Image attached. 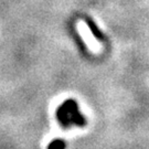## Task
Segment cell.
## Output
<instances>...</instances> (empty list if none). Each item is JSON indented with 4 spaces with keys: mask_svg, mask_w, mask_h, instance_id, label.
I'll return each mask as SVG.
<instances>
[{
    "mask_svg": "<svg viewBox=\"0 0 149 149\" xmlns=\"http://www.w3.org/2000/svg\"><path fill=\"white\" fill-rule=\"evenodd\" d=\"M66 148V141L62 138H56L52 140L49 144L47 149H65Z\"/></svg>",
    "mask_w": 149,
    "mask_h": 149,
    "instance_id": "cell-3",
    "label": "cell"
},
{
    "mask_svg": "<svg viewBox=\"0 0 149 149\" xmlns=\"http://www.w3.org/2000/svg\"><path fill=\"white\" fill-rule=\"evenodd\" d=\"M56 118L62 127L69 128L71 125H76L79 127H84L87 122L86 118L79 111V105L75 100L64 101L56 109Z\"/></svg>",
    "mask_w": 149,
    "mask_h": 149,
    "instance_id": "cell-1",
    "label": "cell"
},
{
    "mask_svg": "<svg viewBox=\"0 0 149 149\" xmlns=\"http://www.w3.org/2000/svg\"><path fill=\"white\" fill-rule=\"evenodd\" d=\"M85 23L87 24V27H88V29L91 30L92 34H93L97 40H100V41H103V40H104V34H103V32L101 31V29L96 26V23L93 21L91 18H87V17H86Z\"/></svg>",
    "mask_w": 149,
    "mask_h": 149,
    "instance_id": "cell-2",
    "label": "cell"
}]
</instances>
